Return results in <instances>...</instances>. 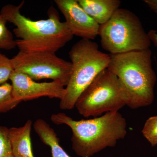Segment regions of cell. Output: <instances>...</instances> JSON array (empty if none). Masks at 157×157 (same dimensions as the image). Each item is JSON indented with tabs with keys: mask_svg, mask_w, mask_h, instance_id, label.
Masks as SVG:
<instances>
[{
	"mask_svg": "<svg viewBox=\"0 0 157 157\" xmlns=\"http://www.w3.org/2000/svg\"><path fill=\"white\" fill-rule=\"evenodd\" d=\"M24 4L7 5L0 14L8 22L16 27L13 32L17 39V47L25 52H54L63 48L73 38V35L66 21L60 20L57 11L52 6L48 9V18L33 21L21 13Z\"/></svg>",
	"mask_w": 157,
	"mask_h": 157,
	"instance_id": "cell-1",
	"label": "cell"
},
{
	"mask_svg": "<svg viewBox=\"0 0 157 157\" xmlns=\"http://www.w3.org/2000/svg\"><path fill=\"white\" fill-rule=\"evenodd\" d=\"M51 120L56 124L67 125L71 128L72 149L80 157H91L107 147H115L127 133L126 120L119 111L80 121L59 113L52 114Z\"/></svg>",
	"mask_w": 157,
	"mask_h": 157,
	"instance_id": "cell-2",
	"label": "cell"
},
{
	"mask_svg": "<svg viewBox=\"0 0 157 157\" xmlns=\"http://www.w3.org/2000/svg\"><path fill=\"white\" fill-rule=\"evenodd\" d=\"M151 55L150 48L109 55L107 69L117 76L124 94L126 105L131 109L147 107L154 101L157 77Z\"/></svg>",
	"mask_w": 157,
	"mask_h": 157,
	"instance_id": "cell-3",
	"label": "cell"
},
{
	"mask_svg": "<svg viewBox=\"0 0 157 157\" xmlns=\"http://www.w3.org/2000/svg\"><path fill=\"white\" fill-rule=\"evenodd\" d=\"M69 55L72 73L59 104L61 109L68 110L75 107L82 93L110 62V56L101 51L96 42L88 39H82L75 43Z\"/></svg>",
	"mask_w": 157,
	"mask_h": 157,
	"instance_id": "cell-4",
	"label": "cell"
},
{
	"mask_svg": "<svg viewBox=\"0 0 157 157\" xmlns=\"http://www.w3.org/2000/svg\"><path fill=\"white\" fill-rule=\"evenodd\" d=\"M99 35L102 48L110 54L144 50L151 44L139 17L127 9H118L100 25Z\"/></svg>",
	"mask_w": 157,
	"mask_h": 157,
	"instance_id": "cell-5",
	"label": "cell"
},
{
	"mask_svg": "<svg viewBox=\"0 0 157 157\" xmlns=\"http://www.w3.org/2000/svg\"><path fill=\"white\" fill-rule=\"evenodd\" d=\"M125 105L124 94L118 78L107 68L82 93L75 107L85 117H97L118 111Z\"/></svg>",
	"mask_w": 157,
	"mask_h": 157,
	"instance_id": "cell-6",
	"label": "cell"
},
{
	"mask_svg": "<svg viewBox=\"0 0 157 157\" xmlns=\"http://www.w3.org/2000/svg\"><path fill=\"white\" fill-rule=\"evenodd\" d=\"M14 70L33 80L51 79L67 86L72 73V65L54 52L20 51L11 59Z\"/></svg>",
	"mask_w": 157,
	"mask_h": 157,
	"instance_id": "cell-7",
	"label": "cell"
},
{
	"mask_svg": "<svg viewBox=\"0 0 157 157\" xmlns=\"http://www.w3.org/2000/svg\"><path fill=\"white\" fill-rule=\"evenodd\" d=\"M12 95L21 101H28L41 97L61 100L64 96V86L60 82H37L27 75L14 70L10 78Z\"/></svg>",
	"mask_w": 157,
	"mask_h": 157,
	"instance_id": "cell-8",
	"label": "cell"
},
{
	"mask_svg": "<svg viewBox=\"0 0 157 157\" xmlns=\"http://www.w3.org/2000/svg\"><path fill=\"white\" fill-rule=\"evenodd\" d=\"M73 36L93 40L99 35L100 25L86 13L77 0H56Z\"/></svg>",
	"mask_w": 157,
	"mask_h": 157,
	"instance_id": "cell-9",
	"label": "cell"
},
{
	"mask_svg": "<svg viewBox=\"0 0 157 157\" xmlns=\"http://www.w3.org/2000/svg\"><path fill=\"white\" fill-rule=\"evenodd\" d=\"M82 8L99 25L106 23L118 9L119 0H78Z\"/></svg>",
	"mask_w": 157,
	"mask_h": 157,
	"instance_id": "cell-10",
	"label": "cell"
},
{
	"mask_svg": "<svg viewBox=\"0 0 157 157\" xmlns=\"http://www.w3.org/2000/svg\"><path fill=\"white\" fill-rule=\"evenodd\" d=\"M33 122L27 121L24 125L9 129V137L14 157H35L33 154L31 132Z\"/></svg>",
	"mask_w": 157,
	"mask_h": 157,
	"instance_id": "cell-11",
	"label": "cell"
},
{
	"mask_svg": "<svg viewBox=\"0 0 157 157\" xmlns=\"http://www.w3.org/2000/svg\"><path fill=\"white\" fill-rule=\"evenodd\" d=\"M33 128L42 142L50 147L52 157H71L61 147L57 134L45 121L41 119L37 120Z\"/></svg>",
	"mask_w": 157,
	"mask_h": 157,
	"instance_id": "cell-12",
	"label": "cell"
},
{
	"mask_svg": "<svg viewBox=\"0 0 157 157\" xmlns=\"http://www.w3.org/2000/svg\"><path fill=\"white\" fill-rule=\"evenodd\" d=\"M12 86L8 82L0 86V113L10 111L21 103L12 95Z\"/></svg>",
	"mask_w": 157,
	"mask_h": 157,
	"instance_id": "cell-13",
	"label": "cell"
},
{
	"mask_svg": "<svg viewBox=\"0 0 157 157\" xmlns=\"http://www.w3.org/2000/svg\"><path fill=\"white\" fill-rule=\"evenodd\" d=\"M7 22L6 18L0 14V49L9 50L17 47V44L12 33L6 27Z\"/></svg>",
	"mask_w": 157,
	"mask_h": 157,
	"instance_id": "cell-14",
	"label": "cell"
},
{
	"mask_svg": "<svg viewBox=\"0 0 157 157\" xmlns=\"http://www.w3.org/2000/svg\"><path fill=\"white\" fill-rule=\"evenodd\" d=\"M142 133L152 146L157 145V116L151 117L146 121Z\"/></svg>",
	"mask_w": 157,
	"mask_h": 157,
	"instance_id": "cell-15",
	"label": "cell"
},
{
	"mask_svg": "<svg viewBox=\"0 0 157 157\" xmlns=\"http://www.w3.org/2000/svg\"><path fill=\"white\" fill-rule=\"evenodd\" d=\"M0 157H14L12 151L9 129L0 126Z\"/></svg>",
	"mask_w": 157,
	"mask_h": 157,
	"instance_id": "cell-16",
	"label": "cell"
},
{
	"mask_svg": "<svg viewBox=\"0 0 157 157\" xmlns=\"http://www.w3.org/2000/svg\"><path fill=\"white\" fill-rule=\"evenodd\" d=\"M14 70L11 59L0 51V86L7 82Z\"/></svg>",
	"mask_w": 157,
	"mask_h": 157,
	"instance_id": "cell-17",
	"label": "cell"
},
{
	"mask_svg": "<svg viewBox=\"0 0 157 157\" xmlns=\"http://www.w3.org/2000/svg\"><path fill=\"white\" fill-rule=\"evenodd\" d=\"M155 12L157 14V10L155 11ZM147 34H148L151 41L153 42L154 44L157 46V33L156 31L152 30L150 31Z\"/></svg>",
	"mask_w": 157,
	"mask_h": 157,
	"instance_id": "cell-18",
	"label": "cell"
},
{
	"mask_svg": "<svg viewBox=\"0 0 157 157\" xmlns=\"http://www.w3.org/2000/svg\"><path fill=\"white\" fill-rule=\"evenodd\" d=\"M144 2L154 11H157V0H145Z\"/></svg>",
	"mask_w": 157,
	"mask_h": 157,
	"instance_id": "cell-19",
	"label": "cell"
}]
</instances>
